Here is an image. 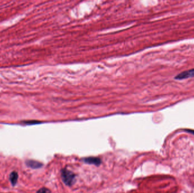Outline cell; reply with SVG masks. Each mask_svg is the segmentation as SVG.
Instances as JSON below:
<instances>
[{"label": "cell", "instance_id": "2", "mask_svg": "<svg viewBox=\"0 0 194 193\" xmlns=\"http://www.w3.org/2000/svg\"><path fill=\"white\" fill-rule=\"evenodd\" d=\"M192 77H194V69L189 70L185 71L180 73L178 76H175V79L177 80H183Z\"/></svg>", "mask_w": 194, "mask_h": 193}, {"label": "cell", "instance_id": "7", "mask_svg": "<svg viewBox=\"0 0 194 193\" xmlns=\"http://www.w3.org/2000/svg\"><path fill=\"white\" fill-rule=\"evenodd\" d=\"M186 131L187 132H191V133H192V134H194V130H186Z\"/></svg>", "mask_w": 194, "mask_h": 193}, {"label": "cell", "instance_id": "4", "mask_svg": "<svg viewBox=\"0 0 194 193\" xmlns=\"http://www.w3.org/2000/svg\"><path fill=\"white\" fill-rule=\"evenodd\" d=\"M26 164L29 167L33 169H38L43 166V164L42 163L35 160H27L26 162Z\"/></svg>", "mask_w": 194, "mask_h": 193}, {"label": "cell", "instance_id": "5", "mask_svg": "<svg viewBox=\"0 0 194 193\" xmlns=\"http://www.w3.org/2000/svg\"><path fill=\"white\" fill-rule=\"evenodd\" d=\"M18 174L16 172H13L10 174L9 179L13 186H14L17 182Z\"/></svg>", "mask_w": 194, "mask_h": 193}, {"label": "cell", "instance_id": "3", "mask_svg": "<svg viewBox=\"0 0 194 193\" xmlns=\"http://www.w3.org/2000/svg\"><path fill=\"white\" fill-rule=\"evenodd\" d=\"M83 161L89 164L99 166L101 164L102 161L100 159L97 157H87L83 159Z\"/></svg>", "mask_w": 194, "mask_h": 193}, {"label": "cell", "instance_id": "1", "mask_svg": "<svg viewBox=\"0 0 194 193\" xmlns=\"http://www.w3.org/2000/svg\"><path fill=\"white\" fill-rule=\"evenodd\" d=\"M61 173L62 180L65 185L70 186L75 183L76 175L72 171L66 169H62L61 170Z\"/></svg>", "mask_w": 194, "mask_h": 193}, {"label": "cell", "instance_id": "6", "mask_svg": "<svg viewBox=\"0 0 194 193\" xmlns=\"http://www.w3.org/2000/svg\"><path fill=\"white\" fill-rule=\"evenodd\" d=\"M37 193H51V191L48 188H40L37 191Z\"/></svg>", "mask_w": 194, "mask_h": 193}]
</instances>
